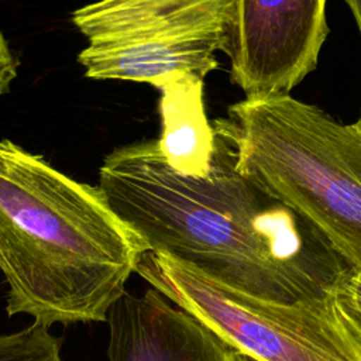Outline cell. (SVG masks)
I'll return each instance as SVG.
<instances>
[{
    "instance_id": "1",
    "label": "cell",
    "mask_w": 361,
    "mask_h": 361,
    "mask_svg": "<svg viewBox=\"0 0 361 361\" xmlns=\"http://www.w3.org/2000/svg\"><path fill=\"white\" fill-rule=\"evenodd\" d=\"M99 188L149 251L261 299L324 298L348 268L310 223L235 169L217 135L204 176L176 172L145 140L104 158Z\"/></svg>"
},
{
    "instance_id": "2",
    "label": "cell",
    "mask_w": 361,
    "mask_h": 361,
    "mask_svg": "<svg viewBox=\"0 0 361 361\" xmlns=\"http://www.w3.org/2000/svg\"><path fill=\"white\" fill-rule=\"evenodd\" d=\"M147 251L99 186L0 140V271L8 316L24 313L47 327L106 322Z\"/></svg>"
},
{
    "instance_id": "3",
    "label": "cell",
    "mask_w": 361,
    "mask_h": 361,
    "mask_svg": "<svg viewBox=\"0 0 361 361\" xmlns=\"http://www.w3.org/2000/svg\"><path fill=\"white\" fill-rule=\"evenodd\" d=\"M235 169L290 206L361 269V118L344 124L290 94L245 97L216 118Z\"/></svg>"
},
{
    "instance_id": "4",
    "label": "cell",
    "mask_w": 361,
    "mask_h": 361,
    "mask_svg": "<svg viewBox=\"0 0 361 361\" xmlns=\"http://www.w3.org/2000/svg\"><path fill=\"white\" fill-rule=\"evenodd\" d=\"M135 272L231 350L257 361H361L331 293L295 303L267 300L158 251H147Z\"/></svg>"
},
{
    "instance_id": "5",
    "label": "cell",
    "mask_w": 361,
    "mask_h": 361,
    "mask_svg": "<svg viewBox=\"0 0 361 361\" xmlns=\"http://www.w3.org/2000/svg\"><path fill=\"white\" fill-rule=\"evenodd\" d=\"M231 0H99L72 13L89 44L85 76L159 89L183 75L204 78L224 51Z\"/></svg>"
},
{
    "instance_id": "6",
    "label": "cell",
    "mask_w": 361,
    "mask_h": 361,
    "mask_svg": "<svg viewBox=\"0 0 361 361\" xmlns=\"http://www.w3.org/2000/svg\"><path fill=\"white\" fill-rule=\"evenodd\" d=\"M327 0H231L224 54L245 97L289 94L319 61Z\"/></svg>"
},
{
    "instance_id": "7",
    "label": "cell",
    "mask_w": 361,
    "mask_h": 361,
    "mask_svg": "<svg viewBox=\"0 0 361 361\" xmlns=\"http://www.w3.org/2000/svg\"><path fill=\"white\" fill-rule=\"evenodd\" d=\"M171 303L154 288L142 295L126 292L107 314V360L235 361V351L220 337Z\"/></svg>"
},
{
    "instance_id": "8",
    "label": "cell",
    "mask_w": 361,
    "mask_h": 361,
    "mask_svg": "<svg viewBox=\"0 0 361 361\" xmlns=\"http://www.w3.org/2000/svg\"><path fill=\"white\" fill-rule=\"evenodd\" d=\"M203 80L199 75H183L158 89V148L172 169L189 176L207 175L216 152V133L204 110Z\"/></svg>"
},
{
    "instance_id": "9",
    "label": "cell",
    "mask_w": 361,
    "mask_h": 361,
    "mask_svg": "<svg viewBox=\"0 0 361 361\" xmlns=\"http://www.w3.org/2000/svg\"><path fill=\"white\" fill-rule=\"evenodd\" d=\"M0 361H62L61 343L47 326L34 323L0 336Z\"/></svg>"
},
{
    "instance_id": "10",
    "label": "cell",
    "mask_w": 361,
    "mask_h": 361,
    "mask_svg": "<svg viewBox=\"0 0 361 361\" xmlns=\"http://www.w3.org/2000/svg\"><path fill=\"white\" fill-rule=\"evenodd\" d=\"M330 293L361 312V269L348 267Z\"/></svg>"
},
{
    "instance_id": "11",
    "label": "cell",
    "mask_w": 361,
    "mask_h": 361,
    "mask_svg": "<svg viewBox=\"0 0 361 361\" xmlns=\"http://www.w3.org/2000/svg\"><path fill=\"white\" fill-rule=\"evenodd\" d=\"M331 298H333L334 307H336V312H337V316H338L341 324L344 326V329L347 330L350 337L354 340V343L361 350V312L355 310L354 307H351L350 305L337 299L333 295H331Z\"/></svg>"
},
{
    "instance_id": "12",
    "label": "cell",
    "mask_w": 361,
    "mask_h": 361,
    "mask_svg": "<svg viewBox=\"0 0 361 361\" xmlns=\"http://www.w3.org/2000/svg\"><path fill=\"white\" fill-rule=\"evenodd\" d=\"M17 61L10 52L8 44L0 31V96L8 92L11 82L17 76Z\"/></svg>"
},
{
    "instance_id": "13",
    "label": "cell",
    "mask_w": 361,
    "mask_h": 361,
    "mask_svg": "<svg viewBox=\"0 0 361 361\" xmlns=\"http://www.w3.org/2000/svg\"><path fill=\"white\" fill-rule=\"evenodd\" d=\"M350 11L353 13L354 16V20L357 23V27H358V31H360V35H361V0H343ZM360 118H361V114H360Z\"/></svg>"
},
{
    "instance_id": "14",
    "label": "cell",
    "mask_w": 361,
    "mask_h": 361,
    "mask_svg": "<svg viewBox=\"0 0 361 361\" xmlns=\"http://www.w3.org/2000/svg\"><path fill=\"white\" fill-rule=\"evenodd\" d=\"M235 361H257L248 355H244V354H240V353H235Z\"/></svg>"
}]
</instances>
